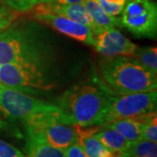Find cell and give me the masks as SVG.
Returning a JSON list of instances; mask_svg holds the SVG:
<instances>
[{
    "label": "cell",
    "instance_id": "6da1fadb",
    "mask_svg": "<svg viewBox=\"0 0 157 157\" xmlns=\"http://www.w3.org/2000/svg\"><path fill=\"white\" fill-rule=\"evenodd\" d=\"M111 88L96 79V83H82L68 88L57 100V106L79 127L101 126L105 123Z\"/></svg>",
    "mask_w": 157,
    "mask_h": 157
},
{
    "label": "cell",
    "instance_id": "ba28073f",
    "mask_svg": "<svg viewBox=\"0 0 157 157\" xmlns=\"http://www.w3.org/2000/svg\"><path fill=\"white\" fill-rule=\"evenodd\" d=\"M33 17L37 21L43 23L56 30L57 32L75 40L83 42L90 45H94L95 44L96 35L91 29L84 25L74 22L69 19L68 17L56 13L35 10Z\"/></svg>",
    "mask_w": 157,
    "mask_h": 157
},
{
    "label": "cell",
    "instance_id": "4fadbf2b",
    "mask_svg": "<svg viewBox=\"0 0 157 157\" xmlns=\"http://www.w3.org/2000/svg\"><path fill=\"white\" fill-rule=\"evenodd\" d=\"M26 153L28 157H66L65 150L52 147L34 135H27Z\"/></svg>",
    "mask_w": 157,
    "mask_h": 157
},
{
    "label": "cell",
    "instance_id": "9a60e30c",
    "mask_svg": "<svg viewBox=\"0 0 157 157\" xmlns=\"http://www.w3.org/2000/svg\"><path fill=\"white\" fill-rule=\"evenodd\" d=\"M121 157H157L156 142L143 139L130 142L128 147L121 153Z\"/></svg>",
    "mask_w": 157,
    "mask_h": 157
},
{
    "label": "cell",
    "instance_id": "5bb4252c",
    "mask_svg": "<svg viewBox=\"0 0 157 157\" xmlns=\"http://www.w3.org/2000/svg\"><path fill=\"white\" fill-rule=\"evenodd\" d=\"M104 128V129H101V128L94 135L108 150L115 153H122L128 147L130 141L120 133L112 128L106 127Z\"/></svg>",
    "mask_w": 157,
    "mask_h": 157
},
{
    "label": "cell",
    "instance_id": "3957f363",
    "mask_svg": "<svg viewBox=\"0 0 157 157\" xmlns=\"http://www.w3.org/2000/svg\"><path fill=\"white\" fill-rule=\"evenodd\" d=\"M101 77L119 94L156 91L157 78L135 59L125 56L107 58L100 63Z\"/></svg>",
    "mask_w": 157,
    "mask_h": 157
},
{
    "label": "cell",
    "instance_id": "2e32d148",
    "mask_svg": "<svg viewBox=\"0 0 157 157\" xmlns=\"http://www.w3.org/2000/svg\"><path fill=\"white\" fill-rule=\"evenodd\" d=\"M133 58L153 75H157V49L155 46L137 47Z\"/></svg>",
    "mask_w": 157,
    "mask_h": 157
},
{
    "label": "cell",
    "instance_id": "52a82bcc",
    "mask_svg": "<svg viewBox=\"0 0 157 157\" xmlns=\"http://www.w3.org/2000/svg\"><path fill=\"white\" fill-rule=\"evenodd\" d=\"M108 100L109 104L105 123L118 119L135 118L156 111V91L119 94L111 89L108 94Z\"/></svg>",
    "mask_w": 157,
    "mask_h": 157
},
{
    "label": "cell",
    "instance_id": "8fae6325",
    "mask_svg": "<svg viewBox=\"0 0 157 157\" xmlns=\"http://www.w3.org/2000/svg\"><path fill=\"white\" fill-rule=\"evenodd\" d=\"M83 4L93 18L97 29V34L101 33L104 30L121 25V18L108 15L103 10L98 0H84Z\"/></svg>",
    "mask_w": 157,
    "mask_h": 157
},
{
    "label": "cell",
    "instance_id": "ffe728a7",
    "mask_svg": "<svg viewBox=\"0 0 157 157\" xmlns=\"http://www.w3.org/2000/svg\"><path fill=\"white\" fill-rule=\"evenodd\" d=\"M17 14L16 11H12L6 6H0V33L17 19Z\"/></svg>",
    "mask_w": 157,
    "mask_h": 157
},
{
    "label": "cell",
    "instance_id": "44dd1931",
    "mask_svg": "<svg viewBox=\"0 0 157 157\" xmlns=\"http://www.w3.org/2000/svg\"><path fill=\"white\" fill-rule=\"evenodd\" d=\"M0 157H26L17 147L0 139Z\"/></svg>",
    "mask_w": 157,
    "mask_h": 157
},
{
    "label": "cell",
    "instance_id": "8992f818",
    "mask_svg": "<svg viewBox=\"0 0 157 157\" xmlns=\"http://www.w3.org/2000/svg\"><path fill=\"white\" fill-rule=\"evenodd\" d=\"M121 25L138 38L154 39L157 34V6L154 0H127Z\"/></svg>",
    "mask_w": 157,
    "mask_h": 157
},
{
    "label": "cell",
    "instance_id": "603a6c76",
    "mask_svg": "<svg viewBox=\"0 0 157 157\" xmlns=\"http://www.w3.org/2000/svg\"><path fill=\"white\" fill-rule=\"evenodd\" d=\"M84 0H41L39 4H57V5H70L83 3Z\"/></svg>",
    "mask_w": 157,
    "mask_h": 157
},
{
    "label": "cell",
    "instance_id": "7402d4cb",
    "mask_svg": "<svg viewBox=\"0 0 157 157\" xmlns=\"http://www.w3.org/2000/svg\"><path fill=\"white\" fill-rule=\"evenodd\" d=\"M66 157H87L82 145L79 142H76L65 149Z\"/></svg>",
    "mask_w": 157,
    "mask_h": 157
},
{
    "label": "cell",
    "instance_id": "9c48e42d",
    "mask_svg": "<svg viewBox=\"0 0 157 157\" xmlns=\"http://www.w3.org/2000/svg\"><path fill=\"white\" fill-rule=\"evenodd\" d=\"M94 46L98 52L107 58L133 57L138 47L115 28L107 29L97 34Z\"/></svg>",
    "mask_w": 157,
    "mask_h": 157
},
{
    "label": "cell",
    "instance_id": "7a4b0ae2",
    "mask_svg": "<svg viewBox=\"0 0 157 157\" xmlns=\"http://www.w3.org/2000/svg\"><path fill=\"white\" fill-rule=\"evenodd\" d=\"M35 24H11L0 33V65L33 64L45 67L47 52Z\"/></svg>",
    "mask_w": 157,
    "mask_h": 157
},
{
    "label": "cell",
    "instance_id": "277c9868",
    "mask_svg": "<svg viewBox=\"0 0 157 157\" xmlns=\"http://www.w3.org/2000/svg\"><path fill=\"white\" fill-rule=\"evenodd\" d=\"M0 111L6 117L28 122L50 113H63L57 105L0 84Z\"/></svg>",
    "mask_w": 157,
    "mask_h": 157
},
{
    "label": "cell",
    "instance_id": "30bf717a",
    "mask_svg": "<svg viewBox=\"0 0 157 157\" xmlns=\"http://www.w3.org/2000/svg\"><path fill=\"white\" fill-rule=\"evenodd\" d=\"M35 11H47L56 13L68 17L74 22L79 23L90 28L97 35V29L88 11L83 3L70 4V5H57V4H39L34 7Z\"/></svg>",
    "mask_w": 157,
    "mask_h": 157
},
{
    "label": "cell",
    "instance_id": "ac0fdd59",
    "mask_svg": "<svg viewBox=\"0 0 157 157\" xmlns=\"http://www.w3.org/2000/svg\"><path fill=\"white\" fill-rule=\"evenodd\" d=\"M126 1L127 0H98L103 10L113 17L121 14Z\"/></svg>",
    "mask_w": 157,
    "mask_h": 157
},
{
    "label": "cell",
    "instance_id": "7c38bea8",
    "mask_svg": "<svg viewBox=\"0 0 157 157\" xmlns=\"http://www.w3.org/2000/svg\"><path fill=\"white\" fill-rule=\"evenodd\" d=\"M101 126L117 131L118 133H120L130 142L141 140L142 124L133 118L118 119L103 124Z\"/></svg>",
    "mask_w": 157,
    "mask_h": 157
},
{
    "label": "cell",
    "instance_id": "e0dca14e",
    "mask_svg": "<svg viewBox=\"0 0 157 157\" xmlns=\"http://www.w3.org/2000/svg\"><path fill=\"white\" fill-rule=\"evenodd\" d=\"M41 0H0V3L16 12H26L38 6Z\"/></svg>",
    "mask_w": 157,
    "mask_h": 157
},
{
    "label": "cell",
    "instance_id": "d6986e66",
    "mask_svg": "<svg viewBox=\"0 0 157 157\" xmlns=\"http://www.w3.org/2000/svg\"><path fill=\"white\" fill-rule=\"evenodd\" d=\"M141 139L157 142V120L156 117L141 123Z\"/></svg>",
    "mask_w": 157,
    "mask_h": 157
},
{
    "label": "cell",
    "instance_id": "5b68a950",
    "mask_svg": "<svg viewBox=\"0 0 157 157\" xmlns=\"http://www.w3.org/2000/svg\"><path fill=\"white\" fill-rule=\"evenodd\" d=\"M0 84L27 94H38L52 86L45 67L33 64L0 65Z\"/></svg>",
    "mask_w": 157,
    "mask_h": 157
}]
</instances>
